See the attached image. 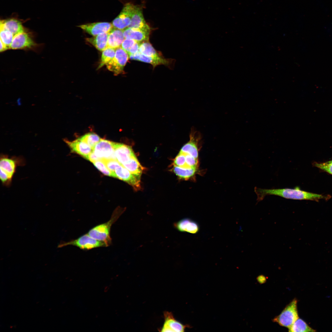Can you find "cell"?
Segmentation results:
<instances>
[{
	"label": "cell",
	"mask_w": 332,
	"mask_h": 332,
	"mask_svg": "<svg viewBox=\"0 0 332 332\" xmlns=\"http://www.w3.org/2000/svg\"><path fill=\"white\" fill-rule=\"evenodd\" d=\"M78 138L87 144L92 148L101 139L97 134L92 132L86 133Z\"/></svg>",
	"instance_id": "4316f807"
},
{
	"label": "cell",
	"mask_w": 332,
	"mask_h": 332,
	"mask_svg": "<svg viewBox=\"0 0 332 332\" xmlns=\"http://www.w3.org/2000/svg\"><path fill=\"white\" fill-rule=\"evenodd\" d=\"M88 34L95 36L104 33H109L113 29L112 24L107 22H98L88 23L79 26Z\"/></svg>",
	"instance_id": "8fae6325"
},
{
	"label": "cell",
	"mask_w": 332,
	"mask_h": 332,
	"mask_svg": "<svg viewBox=\"0 0 332 332\" xmlns=\"http://www.w3.org/2000/svg\"><path fill=\"white\" fill-rule=\"evenodd\" d=\"M139 52L142 54L149 57L161 56L156 51L148 41L141 42Z\"/></svg>",
	"instance_id": "d4e9b609"
},
{
	"label": "cell",
	"mask_w": 332,
	"mask_h": 332,
	"mask_svg": "<svg viewBox=\"0 0 332 332\" xmlns=\"http://www.w3.org/2000/svg\"><path fill=\"white\" fill-rule=\"evenodd\" d=\"M114 143L113 142L101 139L93 148L92 151L100 160L116 159Z\"/></svg>",
	"instance_id": "52a82bcc"
},
{
	"label": "cell",
	"mask_w": 332,
	"mask_h": 332,
	"mask_svg": "<svg viewBox=\"0 0 332 332\" xmlns=\"http://www.w3.org/2000/svg\"><path fill=\"white\" fill-rule=\"evenodd\" d=\"M135 6L130 3H126L118 16L113 21V27L122 30L127 28L130 23Z\"/></svg>",
	"instance_id": "ba28073f"
},
{
	"label": "cell",
	"mask_w": 332,
	"mask_h": 332,
	"mask_svg": "<svg viewBox=\"0 0 332 332\" xmlns=\"http://www.w3.org/2000/svg\"><path fill=\"white\" fill-rule=\"evenodd\" d=\"M129 56L131 59L150 64L152 65L153 68L160 65L169 66L172 61V60L165 59L161 56L149 57L142 54L139 52Z\"/></svg>",
	"instance_id": "5bb4252c"
},
{
	"label": "cell",
	"mask_w": 332,
	"mask_h": 332,
	"mask_svg": "<svg viewBox=\"0 0 332 332\" xmlns=\"http://www.w3.org/2000/svg\"><path fill=\"white\" fill-rule=\"evenodd\" d=\"M114 174V177L127 183L135 190L140 189L141 176L132 173L121 164L116 168Z\"/></svg>",
	"instance_id": "30bf717a"
},
{
	"label": "cell",
	"mask_w": 332,
	"mask_h": 332,
	"mask_svg": "<svg viewBox=\"0 0 332 332\" xmlns=\"http://www.w3.org/2000/svg\"><path fill=\"white\" fill-rule=\"evenodd\" d=\"M173 163L174 165L180 167L188 168L186 166L185 155L182 153L179 152L175 158Z\"/></svg>",
	"instance_id": "4dcf8cb0"
},
{
	"label": "cell",
	"mask_w": 332,
	"mask_h": 332,
	"mask_svg": "<svg viewBox=\"0 0 332 332\" xmlns=\"http://www.w3.org/2000/svg\"><path fill=\"white\" fill-rule=\"evenodd\" d=\"M288 330L289 331L291 332L316 331L303 320L299 318L288 328Z\"/></svg>",
	"instance_id": "cb8c5ba5"
},
{
	"label": "cell",
	"mask_w": 332,
	"mask_h": 332,
	"mask_svg": "<svg viewBox=\"0 0 332 332\" xmlns=\"http://www.w3.org/2000/svg\"><path fill=\"white\" fill-rule=\"evenodd\" d=\"M64 141L69 148L72 152L77 153L86 159L93 151L91 147L79 138L73 141L66 139H64Z\"/></svg>",
	"instance_id": "4fadbf2b"
},
{
	"label": "cell",
	"mask_w": 332,
	"mask_h": 332,
	"mask_svg": "<svg viewBox=\"0 0 332 332\" xmlns=\"http://www.w3.org/2000/svg\"><path fill=\"white\" fill-rule=\"evenodd\" d=\"M150 31L127 27L123 30L125 38L133 39L139 42L148 41Z\"/></svg>",
	"instance_id": "ac0fdd59"
},
{
	"label": "cell",
	"mask_w": 332,
	"mask_h": 332,
	"mask_svg": "<svg viewBox=\"0 0 332 332\" xmlns=\"http://www.w3.org/2000/svg\"><path fill=\"white\" fill-rule=\"evenodd\" d=\"M297 303L296 298L293 299L279 315L273 319V321L288 329L299 318Z\"/></svg>",
	"instance_id": "5b68a950"
},
{
	"label": "cell",
	"mask_w": 332,
	"mask_h": 332,
	"mask_svg": "<svg viewBox=\"0 0 332 332\" xmlns=\"http://www.w3.org/2000/svg\"><path fill=\"white\" fill-rule=\"evenodd\" d=\"M0 41L9 49L12 42L14 35L10 31L2 28H0Z\"/></svg>",
	"instance_id": "83f0119b"
},
{
	"label": "cell",
	"mask_w": 332,
	"mask_h": 332,
	"mask_svg": "<svg viewBox=\"0 0 332 332\" xmlns=\"http://www.w3.org/2000/svg\"><path fill=\"white\" fill-rule=\"evenodd\" d=\"M123 212V210L121 209L118 208L116 209L109 220L93 227L87 233L91 237L103 241L109 246L112 243V238L110 235L111 227Z\"/></svg>",
	"instance_id": "3957f363"
},
{
	"label": "cell",
	"mask_w": 332,
	"mask_h": 332,
	"mask_svg": "<svg viewBox=\"0 0 332 332\" xmlns=\"http://www.w3.org/2000/svg\"><path fill=\"white\" fill-rule=\"evenodd\" d=\"M115 49L107 48L104 50L102 53L101 63L98 66V69H99L105 65L110 61L114 57L116 50Z\"/></svg>",
	"instance_id": "484cf974"
},
{
	"label": "cell",
	"mask_w": 332,
	"mask_h": 332,
	"mask_svg": "<svg viewBox=\"0 0 332 332\" xmlns=\"http://www.w3.org/2000/svg\"><path fill=\"white\" fill-rule=\"evenodd\" d=\"M68 245L74 246L84 250L108 246L105 242L91 237L88 233L75 239L67 242H62L58 244L57 247L61 248Z\"/></svg>",
	"instance_id": "277c9868"
},
{
	"label": "cell",
	"mask_w": 332,
	"mask_h": 332,
	"mask_svg": "<svg viewBox=\"0 0 332 332\" xmlns=\"http://www.w3.org/2000/svg\"><path fill=\"white\" fill-rule=\"evenodd\" d=\"M254 191L257 196V200H263L267 195H275L289 199L317 200L326 197L321 195L302 190L298 187L294 188L262 189L255 187Z\"/></svg>",
	"instance_id": "6da1fadb"
},
{
	"label": "cell",
	"mask_w": 332,
	"mask_h": 332,
	"mask_svg": "<svg viewBox=\"0 0 332 332\" xmlns=\"http://www.w3.org/2000/svg\"><path fill=\"white\" fill-rule=\"evenodd\" d=\"M140 43L133 39L125 38L121 47L129 55H133L139 52Z\"/></svg>",
	"instance_id": "7402d4cb"
},
{
	"label": "cell",
	"mask_w": 332,
	"mask_h": 332,
	"mask_svg": "<svg viewBox=\"0 0 332 332\" xmlns=\"http://www.w3.org/2000/svg\"><path fill=\"white\" fill-rule=\"evenodd\" d=\"M128 27L150 31V27L146 23L143 17L142 7L140 6L136 5L130 23Z\"/></svg>",
	"instance_id": "9a60e30c"
},
{
	"label": "cell",
	"mask_w": 332,
	"mask_h": 332,
	"mask_svg": "<svg viewBox=\"0 0 332 332\" xmlns=\"http://www.w3.org/2000/svg\"><path fill=\"white\" fill-rule=\"evenodd\" d=\"M129 57L128 54L121 47L118 48L114 57L106 65L107 68L115 75L123 73Z\"/></svg>",
	"instance_id": "8992f818"
},
{
	"label": "cell",
	"mask_w": 332,
	"mask_h": 332,
	"mask_svg": "<svg viewBox=\"0 0 332 332\" xmlns=\"http://www.w3.org/2000/svg\"><path fill=\"white\" fill-rule=\"evenodd\" d=\"M34 43L28 34L25 32L15 35L10 49H16L30 48L34 45Z\"/></svg>",
	"instance_id": "2e32d148"
},
{
	"label": "cell",
	"mask_w": 332,
	"mask_h": 332,
	"mask_svg": "<svg viewBox=\"0 0 332 332\" xmlns=\"http://www.w3.org/2000/svg\"><path fill=\"white\" fill-rule=\"evenodd\" d=\"M0 28L6 30L15 35L24 32V28L21 23L18 20L11 18L0 21Z\"/></svg>",
	"instance_id": "ffe728a7"
},
{
	"label": "cell",
	"mask_w": 332,
	"mask_h": 332,
	"mask_svg": "<svg viewBox=\"0 0 332 332\" xmlns=\"http://www.w3.org/2000/svg\"><path fill=\"white\" fill-rule=\"evenodd\" d=\"M95 167L104 175L113 177L112 172L108 168L104 161L100 160L93 162Z\"/></svg>",
	"instance_id": "f1b7e54d"
},
{
	"label": "cell",
	"mask_w": 332,
	"mask_h": 332,
	"mask_svg": "<svg viewBox=\"0 0 332 332\" xmlns=\"http://www.w3.org/2000/svg\"><path fill=\"white\" fill-rule=\"evenodd\" d=\"M109 33H104L94 37L86 39L87 42L94 46L98 50L103 51L107 47Z\"/></svg>",
	"instance_id": "44dd1931"
},
{
	"label": "cell",
	"mask_w": 332,
	"mask_h": 332,
	"mask_svg": "<svg viewBox=\"0 0 332 332\" xmlns=\"http://www.w3.org/2000/svg\"><path fill=\"white\" fill-rule=\"evenodd\" d=\"M8 49V48L1 41H0V51L1 52H3Z\"/></svg>",
	"instance_id": "836d02e7"
},
{
	"label": "cell",
	"mask_w": 332,
	"mask_h": 332,
	"mask_svg": "<svg viewBox=\"0 0 332 332\" xmlns=\"http://www.w3.org/2000/svg\"><path fill=\"white\" fill-rule=\"evenodd\" d=\"M105 163L108 168L112 172L114 177V172L116 168L121 164L116 159H111L102 160Z\"/></svg>",
	"instance_id": "f546056e"
},
{
	"label": "cell",
	"mask_w": 332,
	"mask_h": 332,
	"mask_svg": "<svg viewBox=\"0 0 332 332\" xmlns=\"http://www.w3.org/2000/svg\"><path fill=\"white\" fill-rule=\"evenodd\" d=\"M25 164V160L22 156H10L7 155L1 154L0 178L2 185L7 187H10L17 167L23 166Z\"/></svg>",
	"instance_id": "7a4b0ae2"
},
{
	"label": "cell",
	"mask_w": 332,
	"mask_h": 332,
	"mask_svg": "<svg viewBox=\"0 0 332 332\" xmlns=\"http://www.w3.org/2000/svg\"><path fill=\"white\" fill-rule=\"evenodd\" d=\"M114 148L116 159L123 166L136 158L132 148L128 145L114 142Z\"/></svg>",
	"instance_id": "9c48e42d"
},
{
	"label": "cell",
	"mask_w": 332,
	"mask_h": 332,
	"mask_svg": "<svg viewBox=\"0 0 332 332\" xmlns=\"http://www.w3.org/2000/svg\"><path fill=\"white\" fill-rule=\"evenodd\" d=\"M164 322L161 332H184L189 326L184 325L175 319L172 314L168 311L164 313Z\"/></svg>",
	"instance_id": "7c38bea8"
},
{
	"label": "cell",
	"mask_w": 332,
	"mask_h": 332,
	"mask_svg": "<svg viewBox=\"0 0 332 332\" xmlns=\"http://www.w3.org/2000/svg\"><path fill=\"white\" fill-rule=\"evenodd\" d=\"M87 160L93 163L100 159L94 154L92 151L88 156Z\"/></svg>",
	"instance_id": "d6a6232c"
},
{
	"label": "cell",
	"mask_w": 332,
	"mask_h": 332,
	"mask_svg": "<svg viewBox=\"0 0 332 332\" xmlns=\"http://www.w3.org/2000/svg\"><path fill=\"white\" fill-rule=\"evenodd\" d=\"M316 167L332 175V160L322 163H315Z\"/></svg>",
	"instance_id": "1f68e13d"
},
{
	"label": "cell",
	"mask_w": 332,
	"mask_h": 332,
	"mask_svg": "<svg viewBox=\"0 0 332 332\" xmlns=\"http://www.w3.org/2000/svg\"><path fill=\"white\" fill-rule=\"evenodd\" d=\"M124 38L123 30L113 29L109 32L107 48L116 49L120 47Z\"/></svg>",
	"instance_id": "d6986e66"
},
{
	"label": "cell",
	"mask_w": 332,
	"mask_h": 332,
	"mask_svg": "<svg viewBox=\"0 0 332 332\" xmlns=\"http://www.w3.org/2000/svg\"><path fill=\"white\" fill-rule=\"evenodd\" d=\"M174 226L179 231L193 234L197 233L200 230L198 223L188 218H184L175 223Z\"/></svg>",
	"instance_id": "e0dca14e"
},
{
	"label": "cell",
	"mask_w": 332,
	"mask_h": 332,
	"mask_svg": "<svg viewBox=\"0 0 332 332\" xmlns=\"http://www.w3.org/2000/svg\"><path fill=\"white\" fill-rule=\"evenodd\" d=\"M172 170L175 174L180 178L187 180L194 176L197 168H184L174 165Z\"/></svg>",
	"instance_id": "603a6c76"
}]
</instances>
